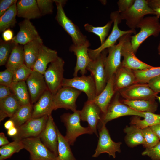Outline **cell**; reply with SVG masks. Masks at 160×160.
<instances>
[{"mask_svg":"<svg viewBox=\"0 0 160 160\" xmlns=\"http://www.w3.org/2000/svg\"><path fill=\"white\" fill-rule=\"evenodd\" d=\"M126 134L125 141L127 145L130 147L144 143L145 140L142 129L136 126L132 125L126 127L124 129Z\"/></svg>","mask_w":160,"mask_h":160,"instance_id":"cell-30","label":"cell"},{"mask_svg":"<svg viewBox=\"0 0 160 160\" xmlns=\"http://www.w3.org/2000/svg\"><path fill=\"white\" fill-rule=\"evenodd\" d=\"M64 63L58 57L50 63L43 74L48 89L53 95L62 87Z\"/></svg>","mask_w":160,"mask_h":160,"instance_id":"cell-6","label":"cell"},{"mask_svg":"<svg viewBox=\"0 0 160 160\" xmlns=\"http://www.w3.org/2000/svg\"><path fill=\"white\" fill-rule=\"evenodd\" d=\"M158 54L160 55V41H159L157 48Z\"/></svg>","mask_w":160,"mask_h":160,"instance_id":"cell-57","label":"cell"},{"mask_svg":"<svg viewBox=\"0 0 160 160\" xmlns=\"http://www.w3.org/2000/svg\"><path fill=\"white\" fill-rule=\"evenodd\" d=\"M17 3L9 8L0 17V31L3 32L5 30L14 27L16 23L17 15Z\"/></svg>","mask_w":160,"mask_h":160,"instance_id":"cell-36","label":"cell"},{"mask_svg":"<svg viewBox=\"0 0 160 160\" xmlns=\"http://www.w3.org/2000/svg\"><path fill=\"white\" fill-rule=\"evenodd\" d=\"M33 71L24 64L14 72L12 83L26 81Z\"/></svg>","mask_w":160,"mask_h":160,"instance_id":"cell-42","label":"cell"},{"mask_svg":"<svg viewBox=\"0 0 160 160\" xmlns=\"http://www.w3.org/2000/svg\"><path fill=\"white\" fill-rule=\"evenodd\" d=\"M89 45L88 41L85 44L81 45L73 44L70 47V51L74 52L76 57V63L73 74L74 77L77 76L79 71L82 75H85L87 73V67L92 60L88 53V47Z\"/></svg>","mask_w":160,"mask_h":160,"instance_id":"cell-20","label":"cell"},{"mask_svg":"<svg viewBox=\"0 0 160 160\" xmlns=\"http://www.w3.org/2000/svg\"><path fill=\"white\" fill-rule=\"evenodd\" d=\"M135 76L133 70L121 65L114 74V89L116 92L135 84Z\"/></svg>","mask_w":160,"mask_h":160,"instance_id":"cell-25","label":"cell"},{"mask_svg":"<svg viewBox=\"0 0 160 160\" xmlns=\"http://www.w3.org/2000/svg\"><path fill=\"white\" fill-rule=\"evenodd\" d=\"M81 92L71 87L62 86L53 95L54 110L63 108L75 111L76 101Z\"/></svg>","mask_w":160,"mask_h":160,"instance_id":"cell-10","label":"cell"},{"mask_svg":"<svg viewBox=\"0 0 160 160\" xmlns=\"http://www.w3.org/2000/svg\"><path fill=\"white\" fill-rule=\"evenodd\" d=\"M156 97L159 100L160 102V96H157Z\"/></svg>","mask_w":160,"mask_h":160,"instance_id":"cell-58","label":"cell"},{"mask_svg":"<svg viewBox=\"0 0 160 160\" xmlns=\"http://www.w3.org/2000/svg\"><path fill=\"white\" fill-rule=\"evenodd\" d=\"M150 88L155 92H160V76L150 80L147 83Z\"/></svg>","mask_w":160,"mask_h":160,"instance_id":"cell-47","label":"cell"},{"mask_svg":"<svg viewBox=\"0 0 160 160\" xmlns=\"http://www.w3.org/2000/svg\"><path fill=\"white\" fill-rule=\"evenodd\" d=\"M48 116L32 118L17 128V134L13 137V139L21 140L28 138L39 137L45 127Z\"/></svg>","mask_w":160,"mask_h":160,"instance_id":"cell-14","label":"cell"},{"mask_svg":"<svg viewBox=\"0 0 160 160\" xmlns=\"http://www.w3.org/2000/svg\"><path fill=\"white\" fill-rule=\"evenodd\" d=\"M24 149L21 140H15L0 148V160H5L15 153L19 152Z\"/></svg>","mask_w":160,"mask_h":160,"instance_id":"cell-38","label":"cell"},{"mask_svg":"<svg viewBox=\"0 0 160 160\" xmlns=\"http://www.w3.org/2000/svg\"><path fill=\"white\" fill-rule=\"evenodd\" d=\"M14 72L6 68L0 72V85L10 87L13 82Z\"/></svg>","mask_w":160,"mask_h":160,"instance_id":"cell-44","label":"cell"},{"mask_svg":"<svg viewBox=\"0 0 160 160\" xmlns=\"http://www.w3.org/2000/svg\"><path fill=\"white\" fill-rule=\"evenodd\" d=\"M58 57L56 51L42 44L40 48L33 70L44 74L48 64L55 60Z\"/></svg>","mask_w":160,"mask_h":160,"instance_id":"cell-23","label":"cell"},{"mask_svg":"<svg viewBox=\"0 0 160 160\" xmlns=\"http://www.w3.org/2000/svg\"><path fill=\"white\" fill-rule=\"evenodd\" d=\"M20 106L13 94L0 100V121L6 117L11 118Z\"/></svg>","mask_w":160,"mask_h":160,"instance_id":"cell-28","label":"cell"},{"mask_svg":"<svg viewBox=\"0 0 160 160\" xmlns=\"http://www.w3.org/2000/svg\"><path fill=\"white\" fill-rule=\"evenodd\" d=\"M18 131L17 128L15 126L8 130L7 134L9 136L13 137L17 135Z\"/></svg>","mask_w":160,"mask_h":160,"instance_id":"cell-54","label":"cell"},{"mask_svg":"<svg viewBox=\"0 0 160 160\" xmlns=\"http://www.w3.org/2000/svg\"><path fill=\"white\" fill-rule=\"evenodd\" d=\"M149 7L153 10L160 8V0H148Z\"/></svg>","mask_w":160,"mask_h":160,"instance_id":"cell-51","label":"cell"},{"mask_svg":"<svg viewBox=\"0 0 160 160\" xmlns=\"http://www.w3.org/2000/svg\"><path fill=\"white\" fill-rule=\"evenodd\" d=\"M16 45L12 41H5L0 40V66L5 65L13 49Z\"/></svg>","mask_w":160,"mask_h":160,"instance_id":"cell-40","label":"cell"},{"mask_svg":"<svg viewBox=\"0 0 160 160\" xmlns=\"http://www.w3.org/2000/svg\"><path fill=\"white\" fill-rule=\"evenodd\" d=\"M114 74L108 80L102 91L93 100L100 108L103 114L106 113L113 95L116 93L114 89Z\"/></svg>","mask_w":160,"mask_h":160,"instance_id":"cell-26","label":"cell"},{"mask_svg":"<svg viewBox=\"0 0 160 160\" xmlns=\"http://www.w3.org/2000/svg\"><path fill=\"white\" fill-rule=\"evenodd\" d=\"M99 130V139L95 153L92 157L96 158L100 154L107 153L109 156L115 158L116 153L121 152V142H115L111 139L106 124H100Z\"/></svg>","mask_w":160,"mask_h":160,"instance_id":"cell-11","label":"cell"},{"mask_svg":"<svg viewBox=\"0 0 160 160\" xmlns=\"http://www.w3.org/2000/svg\"><path fill=\"white\" fill-rule=\"evenodd\" d=\"M119 92L128 100H148L158 96V93L154 92L147 83L134 84Z\"/></svg>","mask_w":160,"mask_h":160,"instance_id":"cell-15","label":"cell"},{"mask_svg":"<svg viewBox=\"0 0 160 160\" xmlns=\"http://www.w3.org/2000/svg\"><path fill=\"white\" fill-rule=\"evenodd\" d=\"M135 0H119L117 2L118 11L120 13L129 9L133 4Z\"/></svg>","mask_w":160,"mask_h":160,"instance_id":"cell-46","label":"cell"},{"mask_svg":"<svg viewBox=\"0 0 160 160\" xmlns=\"http://www.w3.org/2000/svg\"><path fill=\"white\" fill-rule=\"evenodd\" d=\"M58 137L57 160H77L71 150L69 143L57 128Z\"/></svg>","mask_w":160,"mask_h":160,"instance_id":"cell-32","label":"cell"},{"mask_svg":"<svg viewBox=\"0 0 160 160\" xmlns=\"http://www.w3.org/2000/svg\"><path fill=\"white\" fill-rule=\"evenodd\" d=\"M101 113L100 108L93 100H88L80 112L81 120L88 123V127L97 137V126L101 119Z\"/></svg>","mask_w":160,"mask_h":160,"instance_id":"cell-17","label":"cell"},{"mask_svg":"<svg viewBox=\"0 0 160 160\" xmlns=\"http://www.w3.org/2000/svg\"><path fill=\"white\" fill-rule=\"evenodd\" d=\"M9 143L4 134L3 132H1L0 133V146L1 147L6 145Z\"/></svg>","mask_w":160,"mask_h":160,"instance_id":"cell-53","label":"cell"},{"mask_svg":"<svg viewBox=\"0 0 160 160\" xmlns=\"http://www.w3.org/2000/svg\"><path fill=\"white\" fill-rule=\"evenodd\" d=\"M17 15L30 20L39 17L41 14L35 0H20L16 4Z\"/></svg>","mask_w":160,"mask_h":160,"instance_id":"cell-24","label":"cell"},{"mask_svg":"<svg viewBox=\"0 0 160 160\" xmlns=\"http://www.w3.org/2000/svg\"><path fill=\"white\" fill-rule=\"evenodd\" d=\"M131 36L127 39L122 47L121 56L124 59L121 65L132 70H144L152 67L136 57L132 49Z\"/></svg>","mask_w":160,"mask_h":160,"instance_id":"cell-16","label":"cell"},{"mask_svg":"<svg viewBox=\"0 0 160 160\" xmlns=\"http://www.w3.org/2000/svg\"><path fill=\"white\" fill-rule=\"evenodd\" d=\"M142 130L145 140L143 145L146 148L153 147L160 141L149 127L143 128Z\"/></svg>","mask_w":160,"mask_h":160,"instance_id":"cell-41","label":"cell"},{"mask_svg":"<svg viewBox=\"0 0 160 160\" xmlns=\"http://www.w3.org/2000/svg\"><path fill=\"white\" fill-rule=\"evenodd\" d=\"M62 86L71 87L84 92L87 95L88 100H93L97 96L95 81L91 74L87 76H77L70 79L64 78Z\"/></svg>","mask_w":160,"mask_h":160,"instance_id":"cell-12","label":"cell"},{"mask_svg":"<svg viewBox=\"0 0 160 160\" xmlns=\"http://www.w3.org/2000/svg\"><path fill=\"white\" fill-rule=\"evenodd\" d=\"M4 126V128L7 130L15 126L13 121L10 119L5 123Z\"/></svg>","mask_w":160,"mask_h":160,"instance_id":"cell-55","label":"cell"},{"mask_svg":"<svg viewBox=\"0 0 160 160\" xmlns=\"http://www.w3.org/2000/svg\"><path fill=\"white\" fill-rule=\"evenodd\" d=\"M10 87L13 94L21 105L31 103L29 92L25 81L13 83Z\"/></svg>","mask_w":160,"mask_h":160,"instance_id":"cell-33","label":"cell"},{"mask_svg":"<svg viewBox=\"0 0 160 160\" xmlns=\"http://www.w3.org/2000/svg\"><path fill=\"white\" fill-rule=\"evenodd\" d=\"M145 115L144 119L141 120L140 117L135 116L131 120V124L143 129L160 124V114L149 112H143Z\"/></svg>","mask_w":160,"mask_h":160,"instance_id":"cell-35","label":"cell"},{"mask_svg":"<svg viewBox=\"0 0 160 160\" xmlns=\"http://www.w3.org/2000/svg\"><path fill=\"white\" fill-rule=\"evenodd\" d=\"M142 155L147 156L152 160H160V141L155 146L146 148Z\"/></svg>","mask_w":160,"mask_h":160,"instance_id":"cell-45","label":"cell"},{"mask_svg":"<svg viewBox=\"0 0 160 160\" xmlns=\"http://www.w3.org/2000/svg\"><path fill=\"white\" fill-rule=\"evenodd\" d=\"M123 103L132 109L141 112L154 113L158 107L155 98L148 100H123Z\"/></svg>","mask_w":160,"mask_h":160,"instance_id":"cell-29","label":"cell"},{"mask_svg":"<svg viewBox=\"0 0 160 160\" xmlns=\"http://www.w3.org/2000/svg\"><path fill=\"white\" fill-rule=\"evenodd\" d=\"M21 140L24 149L29 153L30 160H57V157L44 145L39 137Z\"/></svg>","mask_w":160,"mask_h":160,"instance_id":"cell-9","label":"cell"},{"mask_svg":"<svg viewBox=\"0 0 160 160\" xmlns=\"http://www.w3.org/2000/svg\"><path fill=\"white\" fill-rule=\"evenodd\" d=\"M153 10L155 12V15L159 18L160 17V8L155 9Z\"/></svg>","mask_w":160,"mask_h":160,"instance_id":"cell-56","label":"cell"},{"mask_svg":"<svg viewBox=\"0 0 160 160\" xmlns=\"http://www.w3.org/2000/svg\"><path fill=\"white\" fill-rule=\"evenodd\" d=\"M160 141V124L149 127Z\"/></svg>","mask_w":160,"mask_h":160,"instance_id":"cell-52","label":"cell"},{"mask_svg":"<svg viewBox=\"0 0 160 160\" xmlns=\"http://www.w3.org/2000/svg\"><path fill=\"white\" fill-rule=\"evenodd\" d=\"M24 63V56L23 45L16 44L13 49L5 65L6 68L13 72Z\"/></svg>","mask_w":160,"mask_h":160,"instance_id":"cell-31","label":"cell"},{"mask_svg":"<svg viewBox=\"0 0 160 160\" xmlns=\"http://www.w3.org/2000/svg\"><path fill=\"white\" fill-rule=\"evenodd\" d=\"M2 38L4 41H12L13 38V33L10 29H8L3 32Z\"/></svg>","mask_w":160,"mask_h":160,"instance_id":"cell-50","label":"cell"},{"mask_svg":"<svg viewBox=\"0 0 160 160\" xmlns=\"http://www.w3.org/2000/svg\"><path fill=\"white\" fill-rule=\"evenodd\" d=\"M80 112V110H76L72 113H65L60 117L66 128L65 137L71 145H74L77 138L79 136L93 133L89 127H84L81 124Z\"/></svg>","mask_w":160,"mask_h":160,"instance_id":"cell-3","label":"cell"},{"mask_svg":"<svg viewBox=\"0 0 160 160\" xmlns=\"http://www.w3.org/2000/svg\"><path fill=\"white\" fill-rule=\"evenodd\" d=\"M13 94L10 87L0 85V100Z\"/></svg>","mask_w":160,"mask_h":160,"instance_id":"cell-49","label":"cell"},{"mask_svg":"<svg viewBox=\"0 0 160 160\" xmlns=\"http://www.w3.org/2000/svg\"><path fill=\"white\" fill-rule=\"evenodd\" d=\"M57 7V13L55 18L72 38L73 44L79 45L85 44L88 41L86 37L80 31L79 28L66 16L63 8L65 3V0H54Z\"/></svg>","mask_w":160,"mask_h":160,"instance_id":"cell-2","label":"cell"},{"mask_svg":"<svg viewBox=\"0 0 160 160\" xmlns=\"http://www.w3.org/2000/svg\"><path fill=\"white\" fill-rule=\"evenodd\" d=\"M110 18L114 24L112 31L109 36L98 48L95 49H88L89 56L92 60H95L103 50L115 45L117 40L124 35L129 33L136 34L135 30L130 29L123 31L119 28L118 24L121 22L122 19L120 13L118 11L111 13Z\"/></svg>","mask_w":160,"mask_h":160,"instance_id":"cell-4","label":"cell"},{"mask_svg":"<svg viewBox=\"0 0 160 160\" xmlns=\"http://www.w3.org/2000/svg\"><path fill=\"white\" fill-rule=\"evenodd\" d=\"M117 94L111 101L106 113L101 116L99 122L100 124H106L113 119L126 116L134 115L144 118L143 112L136 111L121 103L119 100V95Z\"/></svg>","mask_w":160,"mask_h":160,"instance_id":"cell-8","label":"cell"},{"mask_svg":"<svg viewBox=\"0 0 160 160\" xmlns=\"http://www.w3.org/2000/svg\"><path fill=\"white\" fill-rule=\"evenodd\" d=\"M120 13L121 19L125 20L127 25L133 30H135L145 15H155L154 11L148 5V0H135L133 4L129 9Z\"/></svg>","mask_w":160,"mask_h":160,"instance_id":"cell-5","label":"cell"},{"mask_svg":"<svg viewBox=\"0 0 160 160\" xmlns=\"http://www.w3.org/2000/svg\"><path fill=\"white\" fill-rule=\"evenodd\" d=\"M53 95L48 89L42 95L33 107L32 118L51 115L54 110Z\"/></svg>","mask_w":160,"mask_h":160,"instance_id":"cell-21","label":"cell"},{"mask_svg":"<svg viewBox=\"0 0 160 160\" xmlns=\"http://www.w3.org/2000/svg\"><path fill=\"white\" fill-rule=\"evenodd\" d=\"M131 33L126 34L119 39V43L107 49L108 55L105 61V69L108 81L121 65V49L123 45Z\"/></svg>","mask_w":160,"mask_h":160,"instance_id":"cell-13","label":"cell"},{"mask_svg":"<svg viewBox=\"0 0 160 160\" xmlns=\"http://www.w3.org/2000/svg\"><path fill=\"white\" fill-rule=\"evenodd\" d=\"M113 21L111 20L105 25L101 27H94L88 23L85 24L84 27L86 30L89 32L94 33L98 36L102 44L105 40L106 37L108 35V32Z\"/></svg>","mask_w":160,"mask_h":160,"instance_id":"cell-39","label":"cell"},{"mask_svg":"<svg viewBox=\"0 0 160 160\" xmlns=\"http://www.w3.org/2000/svg\"><path fill=\"white\" fill-rule=\"evenodd\" d=\"M17 0H1L0 1V16H1L11 6L17 3Z\"/></svg>","mask_w":160,"mask_h":160,"instance_id":"cell-48","label":"cell"},{"mask_svg":"<svg viewBox=\"0 0 160 160\" xmlns=\"http://www.w3.org/2000/svg\"><path fill=\"white\" fill-rule=\"evenodd\" d=\"M135 76V84L147 83L152 79L160 76V66L144 70H132Z\"/></svg>","mask_w":160,"mask_h":160,"instance_id":"cell-37","label":"cell"},{"mask_svg":"<svg viewBox=\"0 0 160 160\" xmlns=\"http://www.w3.org/2000/svg\"><path fill=\"white\" fill-rule=\"evenodd\" d=\"M42 44V39L39 36L23 45L24 63L28 68L33 70Z\"/></svg>","mask_w":160,"mask_h":160,"instance_id":"cell-27","label":"cell"},{"mask_svg":"<svg viewBox=\"0 0 160 160\" xmlns=\"http://www.w3.org/2000/svg\"><path fill=\"white\" fill-rule=\"evenodd\" d=\"M20 30L12 41L16 44L24 45L39 36L30 20L25 19L19 24Z\"/></svg>","mask_w":160,"mask_h":160,"instance_id":"cell-22","label":"cell"},{"mask_svg":"<svg viewBox=\"0 0 160 160\" xmlns=\"http://www.w3.org/2000/svg\"><path fill=\"white\" fill-rule=\"evenodd\" d=\"M32 104L48 89L44 75L33 71L26 81Z\"/></svg>","mask_w":160,"mask_h":160,"instance_id":"cell-18","label":"cell"},{"mask_svg":"<svg viewBox=\"0 0 160 160\" xmlns=\"http://www.w3.org/2000/svg\"><path fill=\"white\" fill-rule=\"evenodd\" d=\"M159 18L156 16H149L144 18L139 23L137 28L139 32L131 36V41L133 50L136 54L141 44L151 36L157 37L160 33Z\"/></svg>","mask_w":160,"mask_h":160,"instance_id":"cell-1","label":"cell"},{"mask_svg":"<svg viewBox=\"0 0 160 160\" xmlns=\"http://www.w3.org/2000/svg\"><path fill=\"white\" fill-rule=\"evenodd\" d=\"M108 53L107 49L103 50L95 60L90 62L87 68L94 79L97 96L103 90L108 82L105 69V61Z\"/></svg>","mask_w":160,"mask_h":160,"instance_id":"cell-7","label":"cell"},{"mask_svg":"<svg viewBox=\"0 0 160 160\" xmlns=\"http://www.w3.org/2000/svg\"><path fill=\"white\" fill-rule=\"evenodd\" d=\"M36 1L42 15L52 13L53 7V0H37Z\"/></svg>","mask_w":160,"mask_h":160,"instance_id":"cell-43","label":"cell"},{"mask_svg":"<svg viewBox=\"0 0 160 160\" xmlns=\"http://www.w3.org/2000/svg\"><path fill=\"white\" fill-rule=\"evenodd\" d=\"M57 129L52 115H50L45 127L39 137L44 145L57 157L58 156Z\"/></svg>","mask_w":160,"mask_h":160,"instance_id":"cell-19","label":"cell"},{"mask_svg":"<svg viewBox=\"0 0 160 160\" xmlns=\"http://www.w3.org/2000/svg\"><path fill=\"white\" fill-rule=\"evenodd\" d=\"M33 105L31 103L21 105L9 119L12 120L17 128L32 118Z\"/></svg>","mask_w":160,"mask_h":160,"instance_id":"cell-34","label":"cell"}]
</instances>
